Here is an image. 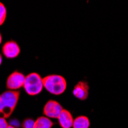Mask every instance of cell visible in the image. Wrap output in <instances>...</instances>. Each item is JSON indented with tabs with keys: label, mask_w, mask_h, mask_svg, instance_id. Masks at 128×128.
Listing matches in <instances>:
<instances>
[{
	"label": "cell",
	"mask_w": 128,
	"mask_h": 128,
	"mask_svg": "<svg viewBox=\"0 0 128 128\" xmlns=\"http://www.w3.org/2000/svg\"><path fill=\"white\" fill-rule=\"evenodd\" d=\"M2 53L7 58H15L20 53L19 45L15 41H8L3 45Z\"/></svg>",
	"instance_id": "8992f818"
},
{
	"label": "cell",
	"mask_w": 128,
	"mask_h": 128,
	"mask_svg": "<svg viewBox=\"0 0 128 128\" xmlns=\"http://www.w3.org/2000/svg\"><path fill=\"white\" fill-rule=\"evenodd\" d=\"M2 42V36H1V33H0V44Z\"/></svg>",
	"instance_id": "2e32d148"
},
{
	"label": "cell",
	"mask_w": 128,
	"mask_h": 128,
	"mask_svg": "<svg viewBox=\"0 0 128 128\" xmlns=\"http://www.w3.org/2000/svg\"><path fill=\"white\" fill-rule=\"evenodd\" d=\"M34 121L32 118H26L22 123V128H34Z\"/></svg>",
	"instance_id": "7c38bea8"
},
{
	"label": "cell",
	"mask_w": 128,
	"mask_h": 128,
	"mask_svg": "<svg viewBox=\"0 0 128 128\" xmlns=\"http://www.w3.org/2000/svg\"><path fill=\"white\" fill-rule=\"evenodd\" d=\"M90 120L85 116H79L74 120L73 128H89Z\"/></svg>",
	"instance_id": "30bf717a"
},
{
	"label": "cell",
	"mask_w": 128,
	"mask_h": 128,
	"mask_svg": "<svg viewBox=\"0 0 128 128\" xmlns=\"http://www.w3.org/2000/svg\"><path fill=\"white\" fill-rule=\"evenodd\" d=\"M2 58L1 54H0V65H1V64H2Z\"/></svg>",
	"instance_id": "5bb4252c"
},
{
	"label": "cell",
	"mask_w": 128,
	"mask_h": 128,
	"mask_svg": "<svg viewBox=\"0 0 128 128\" xmlns=\"http://www.w3.org/2000/svg\"><path fill=\"white\" fill-rule=\"evenodd\" d=\"M7 128H16V127H15V126H12V125H8Z\"/></svg>",
	"instance_id": "9a60e30c"
},
{
	"label": "cell",
	"mask_w": 128,
	"mask_h": 128,
	"mask_svg": "<svg viewBox=\"0 0 128 128\" xmlns=\"http://www.w3.org/2000/svg\"><path fill=\"white\" fill-rule=\"evenodd\" d=\"M7 10L2 2H0V26H2L6 21Z\"/></svg>",
	"instance_id": "8fae6325"
},
{
	"label": "cell",
	"mask_w": 128,
	"mask_h": 128,
	"mask_svg": "<svg viewBox=\"0 0 128 128\" xmlns=\"http://www.w3.org/2000/svg\"><path fill=\"white\" fill-rule=\"evenodd\" d=\"M58 120V123L62 128H71L73 126L74 119L73 118V116L71 112L68 110L63 109Z\"/></svg>",
	"instance_id": "ba28073f"
},
{
	"label": "cell",
	"mask_w": 128,
	"mask_h": 128,
	"mask_svg": "<svg viewBox=\"0 0 128 128\" xmlns=\"http://www.w3.org/2000/svg\"><path fill=\"white\" fill-rule=\"evenodd\" d=\"M89 86L86 81H79L74 86L73 94L80 100H84L88 97Z\"/></svg>",
	"instance_id": "52a82bcc"
},
{
	"label": "cell",
	"mask_w": 128,
	"mask_h": 128,
	"mask_svg": "<svg viewBox=\"0 0 128 128\" xmlns=\"http://www.w3.org/2000/svg\"><path fill=\"white\" fill-rule=\"evenodd\" d=\"M63 110V108L61 104L54 100H50L45 104L43 109L44 114L48 118L58 119Z\"/></svg>",
	"instance_id": "5b68a950"
},
{
	"label": "cell",
	"mask_w": 128,
	"mask_h": 128,
	"mask_svg": "<svg viewBox=\"0 0 128 128\" xmlns=\"http://www.w3.org/2000/svg\"><path fill=\"white\" fill-rule=\"evenodd\" d=\"M53 122L47 117H39L34 121V128H52Z\"/></svg>",
	"instance_id": "9c48e42d"
},
{
	"label": "cell",
	"mask_w": 128,
	"mask_h": 128,
	"mask_svg": "<svg viewBox=\"0 0 128 128\" xmlns=\"http://www.w3.org/2000/svg\"><path fill=\"white\" fill-rule=\"evenodd\" d=\"M44 88L49 93L54 95H60L64 92L67 82L64 77L58 74H50L43 78Z\"/></svg>",
	"instance_id": "7a4b0ae2"
},
{
	"label": "cell",
	"mask_w": 128,
	"mask_h": 128,
	"mask_svg": "<svg viewBox=\"0 0 128 128\" xmlns=\"http://www.w3.org/2000/svg\"><path fill=\"white\" fill-rule=\"evenodd\" d=\"M25 80H26V76L22 73L18 72H14L8 76L7 79V82H6L7 88L10 90H18L19 88L24 86Z\"/></svg>",
	"instance_id": "277c9868"
},
{
	"label": "cell",
	"mask_w": 128,
	"mask_h": 128,
	"mask_svg": "<svg viewBox=\"0 0 128 128\" xmlns=\"http://www.w3.org/2000/svg\"><path fill=\"white\" fill-rule=\"evenodd\" d=\"M8 126V124L6 118H0V128H7Z\"/></svg>",
	"instance_id": "4fadbf2b"
},
{
	"label": "cell",
	"mask_w": 128,
	"mask_h": 128,
	"mask_svg": "<svg viewBox=\"0 0 128 128\" xmlns=\"http://www.w3.org/2000/svg\"><path fill=\"white\" fill-rule=\"evenodd\" d=\"M23 87H24L28 94L32 96L37 95L41 93L44 88L43 78H42V77L38 73H31L26 76L25 83Z\"/></svg>",
	"instance_id": "3957f363"
},
{
	"label": "cell",
	"mask_w": 128,
	"mask_h": 128,
	"mask_svg": "<svg viewBox=\"0 0 128 128\" xmlns=\"http://www.w3.org/2000/svg\"><path fill=\"white\" fill-rule=\"evenodd\" d=\"M18 90H6L0 95V118H8L14 111L19 98Z\"/></svg>",
	"instance_id": "6da1fadb"
}]
</instances>
